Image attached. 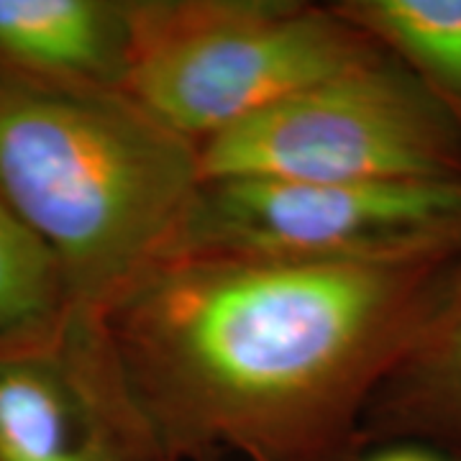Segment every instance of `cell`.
Segmentation results:
<instances>
[{
    "label": "cell",
    "mask_w": 461,
    "mask_h": 461,
    "mask_svg": "<svg viewBox=\"0 0 461 461\" xmlns=\"http://www.w3.org/2000/svg\"><path fill=\"white\" fill-rule=\"evenodd\" d=\"M459 259H169L105 323L172 461H357L369 400Z\"/></svg>",
    "instance_id": "6da1fadb"
},
{
    "label": "cell",
    "mask_w": 461,
    "mask_h": 461,
    "mask_svg": "<svg viewBox=\"0 0 461 461\" xmlns=\"http://www.w3.org/2000/svg\"><path fill=\"white\" fill-rule=\"evenodd\" d=\"M200 185L198 147L129 93L0 72V195L57 257L69 303L105 313L165 262Z\"/></svg>",
    "instance_id": "7a4b0ae2"
},
{
    "label": "cell",
    "mask_w": 461,
    "mask_h": 461,
    "mask_svg": "<svg viewBox=\"0 0 461 461\" xmlns=\"http://www.w3.org/2000/svg\"><path fill=\"white\" fill-rule=\"evenodd\" d=\"M382 51L330 3L133 0L126 93L198 147Z\"/></svg>",
    "instance_id": "3957f363"
},
{
    "label": "cell",
    "mask_w": 461,
    "mask_h": 461,
    "mask_svg": "<svg viewBox=\"0 0 461 461\" xmlns=\"http://www.w3.org/2000/svg\"><path fill=\"white\" fill-rule=\"evenodd\" d=\"M208 180H461V129L408 67L377 59L198 144Z\"/></svg>",
    "instance_id": "277c9868"
},
{
    "label": "cell",
    "mask_w": 461,
    "mask_h": 461,
    "mask_svg": "<svg viewBox=\"0 0 461 461\" xmlns=\"http://www.w3.org/2000/svg\"><path fill=\"white\" fill-rule=\"evenodd\" d=\"M454 254L461 180H208L165 262L397 264Z\"/></svg>",
    "instance_id": "5b68a950"
},
{
    "label": "cell",
    "mask_w": 461,
    "mask_h": 461,
    "mask_svg": "<svg viewBox=\"0 0 461 461\" xmlns=\"http://www.w3.org/2000/svg\"><path fill=\"white\" fill-rule=\"evenodd\" d=\"M0 461H172L105 313L69 303L47 329L0 341Z\"/></svg>",
    "instance_id": "8992f818"
},
{
    "label": "cell",
    "mask_w": 461,
    "mask_h": 461,
    "mask_svg": "<svg viewBox=\"0 0 461 461\" xmlns=\"http://www.w3.org/2000/svg\"><path fill=\"white\" fill-rule=\"evenodd\" d=\"M133 0H0V72L69 90H123Z\"/></svg>",
    "instance_id": "52a82bcc"
},
{
    "label": "cell",
    "mask_w": 461,
    "mask_h": 461,
    "mask_svg": "<svg viewBox=\"0 0 461 461\" xmlns=\"http://www.w3.org/2000/svg\"><path fill=\"white\" fill-rule=\"evenodd\" d=\"M362 441L364 451L415 441L461 456V259L436 308L369 400Z\"/></svg>",
    "instance_id": "ba28073f"
},
{
    "label": "cell",
    "mask_w": 461,
    "mask_h": 461,
    "mask_svg": "<svg viewBox=\"0 0 461 461\" xmlns=\"http://www.w3.org/2000/svg\"><path fill=\"white\" fill-rule=\"evenodd\" d=\"M411 69L461 129V0H333Z\"/></svg>",
    "instance_id": "9c48e42d"
},
{
    "label": "cell",
    "mask_w": 461,
    "mask_h": 461,
    "mask_svg": "<svg viewBox=\"0 0 461 461\" xmlns=\"http://www.w3.org/2000/svg\"><path fill=\"white\" fill-rule=\"evenodd\" d=\"M69 305L65 272L0 195V341L47 329Z\"/></svg>",
    "instance_id": "30bf717a"
},
{
    "label": "cell",
    "mask_w": 461,
    "mask_h": 461,
    "mask_svg": "<svg viewBox=\"0 0 461 461\" xmlns=\"http://www.w3.org/2000/svg\"><path fill=\"white\" fill-rule=\"evenodd\" d=\"M357 461H461L444 448L415 441H395V444H379L366 448Z\"/></svg>",
    "instance_id": "8fae6325"
},
{
    "label": "cell",
    "mask_w": 461,
    "mask_h": 461,
    "mask_svg": "<svg viewBox=\"0 0 461 461\" xmlns=\"http://www.w3.org/2000/svg\"><path fill=\"white\" fill-rule=\"evenodd\" d=\"M200 461H226V456H221V454H215V456H205V459Z\"/></svg>",
    "instance_id": "7c38bea8"
}]
</instances>
